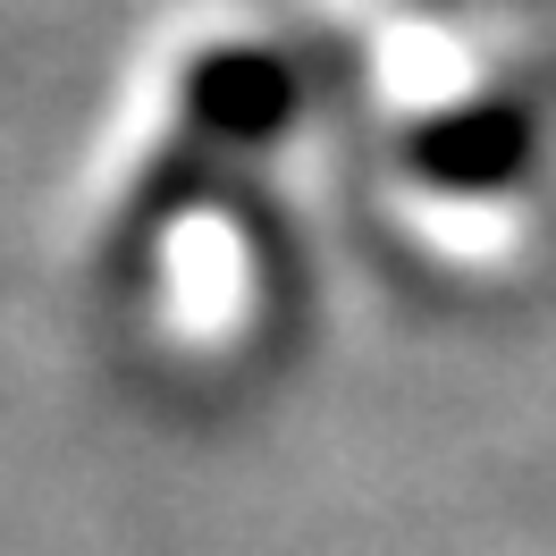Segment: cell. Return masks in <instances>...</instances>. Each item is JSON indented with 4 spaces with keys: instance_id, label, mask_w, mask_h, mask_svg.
I'll return each instance as SVG.
<instances>
[{
    "instance_id": "2",
    "label": "cell",
    "mask_w": 556,
    "mask_h": 556,
    "mask_svg": "<svg viewBox=\"0 0 556 556\" xmlns=\"http://www.w3.org/2000/svg\"><path fill=\"white\" fill-rule=\"evenodd\" d=\"M531 118L515 102H464V110H439L405 136V169L447 186V194H489V186H515L531 169Z\"/></svg>"
},
{
    "instance_id": "1",
    "label": "cell",
    "mask_w": 556,
    "mask_h": 556,
    "mask_svg": "<svg viewBox=\"0 0 556 556\" xmlns=\"http://www.w3.org/2000/svg\"><path fill=\"white\" fill-rule=\"evenodd\" d=\"M186 118L203 143H228V152H262L295 127V68L278 51H253V42H219L186 68Z\"/></svg>"
}]
</instances>
